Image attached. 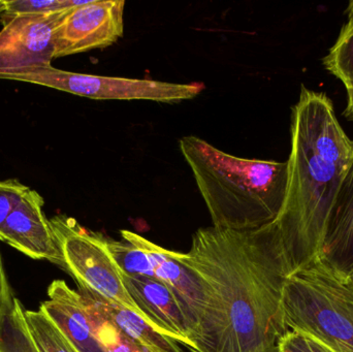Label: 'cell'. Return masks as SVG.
Segmentation results:
<instances>
[{"label": "cell", "instance_id": "obj_1", "mask_svg": "<svg viewBox=\"0 0 353 352\" xmlns=\"http://www.w3.org/2000/svg\"><path fill=\"white\" fill-rule=\"evenodd\" d=\"M174 256L203 283L207 311L191 352H277L292 274L275 222L252 231L205 227Z\"/></svg>", "mask_w": 353, "mask_h": 352}, {"label": "cell", "instance_id": "obj_2", "mask_svg": "<svg viewBox=\"0 0 353 352\" xmlns=\"http://www.w3.org/2000/svg\"><path fill=\"white\" fill-rule=\"evenodd\" d=\"M181 153L192 172L212 227L252 231L275 222L288 186V163L242 158L203 138L184 136Z\"/></svg>", "mask_w": 353, "mask_h": 352}, {"label": "cell", "instance_id": "obj_3", "mask_svg": "<svg viewBox=\"0 0 353 352\" xmlns=\"http://www.w3.org/2000/svg\"><path fill=\"white\" fill-rule=\"evenodd\" d=\"M285 198L275 223L292 274L319 260L327 220L345 174L319 158L290 126Z\"/></svg>", "mask_w": 353, "mask_h": 352}, {"label": "cell", "instance_id": "obj_4", "mask_svg": "<svg viewBox=\"0 0 353 352\" xmlns=\"http://www.w3.org/2000/svg\"><path fill=\"white\" fill-rule=\"evenodd\" d=\"M281 309L286 331L309 335L334 352H353V279L321 258L290 275Z\"/></svg>", "mask_w": 353, "mask_h": 352}, {"label": "cell", "instance_id": "obj_5", "mask_svg": "<svg viewBox=\"0 0 353 352\" xmlns=\"http://www.w3.org/2000/svg\"><path fill=\"white\" fill-rule=\"evenodd\" d=\"M0 80L39 85L95 101H150L176 103L194 99L205 90L201 82L169 83L147 79L80 74L43 68L0 70Z\"/></svg>", "mask_w": 353, "mask_h": 352}, {"label": "cell", "instance_id": "obj_6", "mask_svg": "<svg viewBox=\"0 0 353 352\" xmlns=\"http://www.w3.org/2000/svg\"><path fill=\"white\" fill-rule=\"evenodd\" d=\"M50 221L63 256V269L76 279L80 289L142 318L126 291L121 272L108 249L105 236L88 231L66 215H57Z\"/></svg>", "mask_w": 353, "mask_h": 352}, {"label": "cell", "instance_id": "obj_7", "mask_svg": "<svg viewBox=\"0 0 353 352\" xmlns=\"http://www.w3.org/2000/svg\"><path fill=\"white\" fill-rule=\"evenodd\" d=\"M290 126L319 158L347 173L353 163V140L340 125L333 101L325 93L302 85L298 103L292 109Z\"/></svg>", "mask_w": 353, "mask_h": 352}, {"label": "cell", "instance_id": "obj_8", "mask_svg": "<svg viewBox=\"0 0 353 352\" xmlns=\"http://www.w3.org/2000/svg\"><path fill=\"white\" fill-rule=\"evenodd\" d=\"M124 6L123 0H89L66 12L56 29L54 59L117 43L123 35Z\"/></svg>", "mask_w": 353, "mask_h": 352}, {"label": "cell", "instance_id": "obj_9", "mask_svg": "<svg viewBox=\"0 0 353 352\" xmlns=\"http://www.w3.org/2000/svg\"><path fill=\"white\" fill-rule=\"evenodd\" d=\"M23 14L2 22L0 70L52 65L55 32L66 12Z\"/></svg>", "mask_w": 353, "mask_h": 352}, {"label": "cell", "instance_id": "obj_10", "mask_svg": "<svg viewBox=\"0 0 353 352\" xmlns=\"http://www.w3.org/2000/svg\"><path fill=\"white\" fill-rule=\"evenodd\" d=\"M43 206V196L29 190L6 220L0 241L33 260H49L63 268L61 249Z\"/></svg>", "mask_w": 353, "mask_h": 352}, {"label": "cell", "instance_id": "obj_11", "mask_svg": "<svg viewBox=\"0 0 353 352\" xmlns=\"http://www.w3.org/2000/svg\"><path fill=\"white\" fill-rule=\"evenodd\" d=\"M122 275L126 291L143 320L180 344L193 345V329L174 291L163 281L145 276Z\"/></svg>", "mask_w": 353, "mask_h": 352}, {"label": "cell", "instance_id": "obj_12", "mask_svg": "<svg viewBox=\"0 0 353 352\" xmlns=\"http://www.w3.org/2000/svg\"><path fill=\"white\" fill-rule=\"evenodd\" d=\"M128 240L144 249L150 256L155 278L167 284L178 298L193 329V340L207 311L208 298L203 281L190 269L179 262L173 251L165 249L134 231H120ZM194 345V344H193Z\"/></svg>", "mask_w": 353, "mask_h": 352}, {"label": "cell", "instance_id": "obj_13", "mask_svg": "<svg viewBox=\"0 0 353 352\" xmlns=\"http://www.w3.org/2000/svg\"><path fill=\"white\" fill-rule=\"evenodd\" d=\"M79 352H105L93 334L83 296L63 280H54L39 308Z\"/></svg>", "mask_w": 353, "mask_h": 352}, {"label": "cell", "instance_id": "obj_14", "mask_svg": "<svg viewBox=\"0 0 353 352\" xmlns=\"http://www.w3.org/2000/svg\"><path fill=\"white\" fill-rule=\"evenodd\" d=\"M319 258L340 276L353 279V163L336 194Z\"/></svg>", "mask_w": 353, "mask_h": 352}, {"label": "cell", "instance_id": "obj_15", "mask_svg": "<svg viewBox=\"0 0 353 352\" xmlns=\"http://www.w3.org/2000/svg\"><path fill=\"white\" fill-rule=\"evenodd\" d=\"M81 291L87 293L99 310L145 352H183L176 340L153 328L138 314L95 293Z\"/></svg>", "mask_w": 353, "mask_h": 352}, {"label": "cell", "instance_id": "obj_16", "mask_svg": "<svg viewBox=\"0 0 353 352\" xmlns=\"http://www.w3.org/2000/svg\"><path fill=\"white\" fill-rule=\"evenodd\" d=\"M0 352H39L25 320V308L12 293L0 313Z\"/></svg>", "mask_w": 353, "mask_h": 352}, {"label": "cell", "instance_id": "obj_17", "mask_svg": "<svg viewBox=\"0 0 353 352\" xmlns=\"http://www.w3.org/2000/svg\"><path fill=\"white\" fill-rule=\"evenodd\" d=\"M81 295L86 304L93 334L105 352H145L99 310L87 293L82 291Z\"/></svg>", "mask_w": 353, "mask_h": 352}, {"label": "cell", "instance_id": "obj_18", "mask_svg": "<svg viewBox=\"0 0 353 352\" xmlns=\"http://www.w3.org/2000/svg\"><path fill=\"white\" fill-rule=\"evenodd\" d=\"M323 64L327 72L343 83L346 91L353 90V16L348 17Z\"/></svg>", "mask_w": 353, "mask_h": 352}, {"label": "cell", "instance_id": "obj_19", "mask_svg": "<svg viewBox=\"0 0 353 352\" xmlns=\"http://www.w3.org/2000/svg\"><path fill=\"white\" fill-rule=\"evenodd\" d=\"M105 244L121 274L155 278L152 260L144 249L124 239L105 237Z\"/></svg>", "mask_w": 353, "mask_h": 352}, {"label": "cell", "instance_id": "obj_20", "mask_svg": "<svg viewBox=\"0 0 353 352\" xmlns=\"http://www.w3.org/2000/svg\"><path fill=\"white\" fill-rule=\"evenodd\" d=\"M25 320L39 352H79L41 310L25 309Z\"/></svg>", "mask_w": 353, "mask_h": 352}, {"label": "cell", "instance_id": "obj_21", "mask_svg": "<svg viewBox=\"0 0 353 352\" xmlns=\"http://www.w3.org/2000/svg\"><path fill=\"white\" fill-rule=\"evenodd\" d=\"M80 0H4L0 22L23 14H49L72 10L88 2Z\"/></svg>", "mask_w": 353, "mask_h": 352}, {"label": "cell", "instance_id": "obj_22", "mask_svg": "<svg viewBox=\"0 0 353 352\" xmlns=\"http://www.w3.org/2000/svg\"><path fill=\"white\" fill-rule=\"evenodd\" d=\"M29 190L30 188L18 179L0 181V240L6 220Z\"/></svg>", "mask_w": 353, "mask_h": 352}, {"label": "cell", "instance_id": "obj_23", "mask_svg": "<svg viewBox=\"0 0 353 352\" xmlns=\"http://www.w3.org/2000/svg\"><path fill=\"white\" fill-rule=\"evenodd\" d=\"M280 352H334L321 341L296 331H288L280 339Z\"/></svg>", "mask_w": 353, "mask_h": 352}, {"label": "cell", "instance_id": "obj_24", "mask_svg": "<svg viewBox=\"0 0 353 352\" xmlns=\"http://www.w3.org/2000/svg\"><path fill=\"white\" fill-rule=\"evenodd\" d=\"M12 296V289L8 284V275H6V269H4L3 262H2L1 256H0V313L6 303Z\"/></svg>", "mask_w": 353, "mask_h": 352}, {"label": "cell", "instance_id": "obj_25", "mask_svg": "<svg viewBox=\"0 0 353 352\" xmlns=\"http://www.w3.org/2000/svg\"><path fill=\"white\" fill-rule=\"evenodd\" d=\"M344 116L350 121H353V90L347 91V105Z\"/></svg>", "mask_w": 353, "mask_h": 352}, {"label": "cell", "instance_id": "obj_26", "mask_svg": "<svg viewBox=\"0 0 353 352\" xmlns=\"http://www.w3.org/2000/svg\"><path fill=\"white\" fill-rule=\"evenodd\" d=\"M346 12H347V16H353V0L350 2L348 4L347 10H346Z\"/></svg>", "mask_w": 353, "mask_h": 352}, {"label": "cell", "instance_id": "obj_27", "mask_svg": "<svg viewBox=\"0 0 353 352\" xmlns=\"http://www.w3.org/2000/svg\"><path fill=\"white\" fill-rule=\"evenodd\" d=\"M4 12V0H0V16Z\"/></svg>", "mask_w": 353, "mask_h": 352}, {"label": "cell", "instance_id": "obj_28", "mask_svg": "<svg viewBox=\"0 0 353 352\" xmlns=\"http://www.w3.org/2000/svg\"><path fill=\"white\" fill-rule=\"evenodd\" d=\"M277 352H280V351H278Z\"/></svg>", "mask_w": 353, "mask_h": 352}]
</instances>
